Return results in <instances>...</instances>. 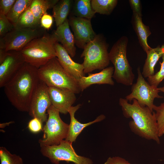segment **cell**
<instances>
[{
	"instance_id": "cell-35",
	"label": "cell",
	"mask_w": 164,
	"mask_h": 164,
	"mask_svg": "<svg viewBox=\"0 0 164 164\" xmlns=\"http://www.w3.org/2000/svg\"><path fill=\"white\" fill-rule=\"evenodd\" d=\"M104 164H131L125 159L119 156L109 157Z\"/></svg>"
},
{
	"instance_id": "cell-2",
	"label": "cell",
	"mask_w": 164,
	"mask_h": 164,
	"mask_svg": "<svg viewBox=\"0 0 164 164\" xmlns=\"http://www.w3.org/2000/svg\"><path fill=\"white\" fill-rule=\"evenodd\" d=\"M133 101L132 104L125 98H120L119 101L124 117L132 119L129 124L131 131L143 138L160 144L155 112L146 106H140L136 100Z\"/></svg>"
},
{
	"instance_id": "cell-9",
	"label": "cell",
	"mask_w": 164,
	"mask_h": 164,
	"mask_svg": "<svg viewBox=\"0 0 164 164\" xmlns=\"http://www.w3.org/2000/svg\"><path fill=\"white\" fill-rule=\"evenodd\" d=\"M41 26L35 28H14L2 37H0V49L6 51H21L30 42L46 33Z\"/></svg>"
},
{
	"instance_id": "cell-25",
	"label": "cell",
	"mask_w": 164,
	"mask_h": 164,
	"mask_svg": "<svg viewBox=\"0 0 164 164\" xmlns=\"http://www.w3.org/2000/svg\"><path fill=\"white\" fill-rule=\"evenodd\" d=\"M14 26L15 28H35L41 27V26L40 23L34 17L29 6L20 16Z\"/></svg>"
},
{
	"instance_id": "cell-32",
	"label": "cell",
	"mask_w": 164,
	"mask_h": 164,
	"mask_svg": "<svg viewBox=\"0 0 164 164\" xmlns=\"http://www.w3.org/2000/svg\"><path fill=\"white\" fill-rule=\"evenodd\" d=\"M16 0H0V14L6 15Z\"/></svg>"
},
{
	"instance_id": "cell-18",
	"label": "cell",
	"mask_w": 164,
	"mask_h": 164,
	"mask_svg": "<svg viewBox=\"0 0 164 164\" xmlns=\"http://www.w3.org/2000/svg\"><path fill=\"white\" fill-rule=\"evenodd\" d=\"M58 42L66 50L72 57L76 54V48L73 35L70 28L69 19H67L61 25L57 27L53 33Z\"/></svg>"
},
{
	"instance_id": "cell-36",
	"label": "cell",
	"mask_w": 164,
	"mask_h": 164,
	"mask_svg": "<svg viewBox=\"0 0 164 164\" xmlns=\"http://www.w3.org/2000/svg\"><path fill=\"white\" fill-rule=\"evenodd\" d=\"M8 51L5 50L0 49V64L2 63L5 60Z\"/></svg>"
},
{
	"instance_id": "cell-29",
	"label": "cell",
	"mask_w": 164,
	"mask_h": 164,
	"mask_svg": "<svg viewBox=\"0 0 164 164\" xmlns=\"http://www.w3.org/2000/svg\"><path fill=\"white\" fill-rule=\"evenodd\" d=\"M162 61L160 62V68L159 71L153 75L147 78L148 83L151 86L158 87L160 83L164 79V54L162 57Z\"/></svg>"
},
{
	"instance_id": "cell-24",
	"label": "cell",
	"mask_w": 164,
	"mask_h": 164,
	"mask_svg": "<svg viewBox=\"0 0 164 164\" xmlns=\"http://www.w3.org/2000/svg\"><path fill=\"white\" fill-rule=\"evenodd\" d=\"M32 0H16L10 11L6 15L14 25L23 12L30 5Z\"/></svg>"
},
{
	"instance_id": "cell-28",
	"label": "cell",
	"mask_w": 164,
	"mask_h": 164,
	"mask_svg": "<svg viewBox=\"0 0 164 164\" xmlns=\"http://www.w3.org/2000/svg\"><path fill=\"white\" fill-rule=\"evenodd\" d=\"M155 111V115L157 122L159 136L164 135V102L158 106H154L153 111Z\"/></svg>"
},
{
	"instance_id": "cell-20",
	"label": "cell",
	"mask_w": 164,
	"mask_h": 164,
	"mask_svg": "<svg viewBox=\"0 0 164 164\" xmlns=\"http://www.w3.org/2000/svg\"><path fill=\"white\" fill-rule=\"evenodd\" d=\"M164 53L162 45L155 48H151L146 53L147 58L144 65L142 74L144 78H148L154 74V68L159 59Z\"/></svg>"
},
{
	"instance_id": "cell-12",
	"label": "cell",
	"mask_w": 164,
	"mask_h": 164,
	"mask_svg": "<svg viewBox=\"0 0 164 164\" xmlns=\"http://www.w3.org/2000/svg\"><path fill=\"white\" fill-rule=\"evenodd\" d=\"M68 19L73 33L75 45L78 47L84 49L96 35L92 28L91 19L71 15Z\"/></svg>"
},
{
	"instance_id": "cell-31",
	"label": "cell",
	"mask_w": 164,
	"mask_h": 164,
	"mask_svg": "<svg viewBox=\"0 0 164 164\" xmlns=\"http://www.w3.org/2000/svg\"><path fill=\"white\" fill-rule=\"evenodd\" d=\"M42 123L37 118H33L29 122L28 127L33 133H37L42 130Z\"/></svg>"
},
{
	"instance_id": "cell-16",
	"label": "cell",
	"mask_w": 164,
	"mask_h": 164,
	"mask_svg": "<svg viewBox=\"0 0 164 164\" xmlns=\"http://www.w3.org/2000/svg\"><path fill=\"white\" fill-rule=\"evenodd\" d=\"M114 70V67L110 66L105 68L98 73H89L87 76H84L77 80L81 91H83L91 85L94 84L114 85V83L112 77Z\"/></svg>"
},
{
	"instance_id": "cell-34",
	"label": "cell",
	"mask_w": 164,
	"mask_h": 164,
	"mask_svg": "<svg viewBox=\"0 0 164 164\" xmlns=\"http://www.w3.org/2000/svg\"><path fill=\"white\" fill-rule=\"evenodd\" d=\"M128 2L133 13L142 16V7L141 1L140 0H129Z\"/></svg>"
},
{
	"instance_id": "cell-27",
	"label": "cell",
	"mask_w": 164,
	"mask_h": 164,
	"mask_svg": "<svg viewBox=\"0 0 164 164\" xmlns=\"http://www.w3.org/2000/svg\"><path fill=\"white\" fill-rule=\"evenodd\" d=\"M1 164H23L22 158L19 155L12 154L5 147H0Z\"/></svg>"
},
{
	"instance_id": "cell-21",
	"label": "cell",
	"mask_w": 164,
	"mask_h": 164,
	"mask_svg": "<svg viewBox=\"0 0 164 164\" xmlns=\"http://www.w3.org/2000/svg\"><path fill=\"white\" fill-rule=\"evenodd\" d=\"M70 0H59L53 8V17L57 27L62 25L69 13L72 6Z\"/></svg>"
},
{
	"instance_id": "cell-8",
	"label": "cell",
	"mask_w": 164,
	"mask_h": 164,
	"mask_svg": "<svg viewBox=\"0 0 164 164\" xmlns=\"http://www.w3.org/2000/svg\"><path fill=\"white\" fill-rule=\"evenodd\" d=\"M72 143L64 140L57 145L41 147L40 151L43 156L54 164H59L61 161L75 164H93L90 158L77 155Z\"/></svg>"
},
{
	"instance_id": "cell-30",
	"label": "cell",
	"mask_w": 164,
	"mask_h": 164,
	"mask_svg": "<svg viewBox=\"0 0 164 164\" xmlns=\"http://www.w3.org/2000/svg\"><path fill=\"white\" fill-rule=\"evenodd\" d=\"M15 28L6 15L0 14V36L2 37Z\"/></svg>"
},
{
	"instance_id": "cell-11",
	"label": "cell",
	"mask_w": 164,
	"mask_h": 164,
	"mask_svg": "<svg viewBox=\"0 0 164 164\" xmlns=\"http://www.w3.org/2000/svg\"><path fill=\"white\" fill-rule=\"evenodd\" d=\"M52 105L48 92V87L39 81L32 98L28 112L30 116L36 118L42 123L47 120L46 112Z\"/></svg>"
},
{
	"instance_id": "cell-17",
	"label": "cell",
	"mask_w": 164,
	"mask_h": 164,
	"mask_svg": "<svg viewBox=\"0 0 164 164\" xmlns=\"http://www.w3.org/2000/svg\"><path fill=\"white\" fill-rule=\"evenodd\" d=\"M81 106L80 104L74 106H72L68 111L70 116V123L68 134L65 140L72 143L76 141L78 135L85 127L94 123L101 121L105 118V116L102 114L98 116L93 121L86 123H81L75 117V112Z\"/></svg>"
},
{
	"instance_id": "cell-33",
	"label": "cell",
	"mask_w": 164,
	"mask_h": 164,
	"mask_svg": "<svg viewBox=\"0 0 164 164\" xmlns=\"http://www.w3.org/2000/svg\"><path fill=\"white\" fill-rule=\"evenodd\" d=\"M53 22V16L46 12L44 14L41 18L40 26L45 29H49L51 27Z\"/></svg>"
},
{
	"instance_id": "cell-1",
	"label": "cell",
	"mask_w": 164,
	"mask_h": 164,
	"mask_svg": "<svg viewBox=\"0 0 164 164\" xmlns=\"http://www.w3.org/2000/svg\"><path fill=\"white\" fill-rule=\"evenodd\" d=\"M40 79L38 69L26 63L4 87L8 99L17 109L29 112Z\"/></svg>"
},
{
	"instance_id": "cell-15",
	"label": "cell",
	"mask_w": 164,
	"mask_h": 164,
	"mask_svg": "<svg viewBox=\"0 0 164 164\" xmlns=\"http://www.w3.org/2000/svg\"><path fill=\"white\" fill-rule=\"evenodd\" d=\"M56 57L61 65L77 80L85 76L82 64L74 61L66 50L58 42L55 44Z\"/></svg>"
},
{
	"instance_id": "cell-38",
	"label": "cell",
	"mask_w": 164,
	"mask_h": 164,
	"mask_svg": "<svg viewBox=\"0 0 164 164\" xmlns=\"http://www.w3.org/2000/svg\"></svg>"
},
{
	"instance_id": "cell-4",
	"label": "cell",
	"mask_w": 164,
	"mask_h": 164,
	"mask_svg": "<svg viewBox=\"0 0 164 164\" xmlns=\"http://www.w3.org/2000/svg\"><path fill=\"white\" fill-rule=\"evenodd\" d=\"M38 73L48 87L69 90L75 94L81 92L77 80L63 68L56 57L38 69Z\"/></svg>"
},
{
	"instance_id": "cell-22",
	"label": "cell",
	"mask_w": 164,
	"mask_h": 164,
	"mask_svg": "<svg viewBox=\"0 0 164 164\" xmlns=\"http://www.w3.org/2000/svg\"><path fill=\"white\" fill-rule=\"evenodd\" d=\"M72 15L91 19L96 12L93 9L90 0H76L73 4Z\"/></svg>"
},
{
	"instance_id": "cell-6",
	"label": "cell",
	"mask_w": 164,
	"mask_h": 164,
	"mask_svg": "<svg viewBox=\"0 0 164 164\" xmlns=\"http://www.w3.org/2000/svg\"><path fill=\"white\" fill-rule=\"evenodd\" d=\"M108 47V44L101 34L96 35L86 45L80 56L84 58L82 64L85 74L107 67L110 62Z\"/></svg>"
},
{
	"instance_id": "cell-26",
	"label": "cell",
	"mask_w": 164,
	"mask_h": 164,
	"mask_svg": "<svg viewBox=\"0 0 164 164\" xmlns=\"http://www.w3.org/2000/svg\"><path fill=\"white\" fill-rule=\"evenodd\" d=\"M118 2L117 0H91V4L96 13L108 15L112 13Z\"/></svg>"
},
{
	"instance_id": "cell-13",
	"label": "cell",
	"mask_w": 164,
	"mask_h": 164,
	"mask_svg": "<svg viewBox=\"0 0 164 164\" xmlns=\"http://www.w3.org/2000/svg\"><path fill=\"white\" fill-rule=\"evenodd\" d=\"M25 63L21 51H8L5 60L0 64V87H4Z\"/></svg>"
},
{
	"instance_id": "cell-7",
	"label": "cell",
	"mask_w": 164,
	"mask_h": 164,
	"mask_svg": "<svg viewBox=\"0 0 164 164\" xmlns=\"http://www.w3.org/2000/svg\"><path fill=\"white\" fill-rule=\"evenodd\" d=\"M47 112L48 116L43 128V136L39 140L40 147L59 144L66 139L68 132L69 125L62 120L58 110L51 105Z\"/></svg>"
},
{
	"instance_id": "cell-3",
	"label": "cell",
	"mask_w": 164,
	"mask_h": 164,
	"mask_svg": "<svg viewBox=\"0 0 164 164\" xmlns=\"http://www.w3.org/2000/svg\"><path fill=\"white\" fill-rule=\"evenodd\" d=\"M58 42L53 33H46L28 43L21 51L26 63L37 69L56 57L55 44Z\"/></svg>"
},
{
	"instance_id": "cell-10",
	"label": "cell",
	"mask_w": 164,
	"mask_h": 164,
	"mask_svg": "<svg viewBox=\"0 0 164 164\" xmlns=\"http://www.w3.org/2000/svg\"><path fill=\"white\" fill-rule=\"evenodd\" d=\"M137 82L133 84L131 93L126 96L125 99L130 102L135 99L140 106H146L153 111V108L155 105L154 104V99L161 98L163 97L159 94L160 91L158 87L151 85L145 81L139 67L137 68Z\"/></svg>"
},
{
	"instance_id": "cell-23",
	"label": "cell",
	"mask_w": 164,
	"mask_h": 164,
	"mask_svg": "<svg viewBox=\"0 0 164 164\" xmlns=\"http://www.w3.org/2000/svg\"><path fill=\"white\" fill-rule=\"evenodd\" d=\"M59 0H32L30 9L36 20L40 23L42 15L47 11L53 9Z\"/></svg>"
},
{
	"instance_id": "cell-37",
	"label": "cell",
	"mask_w": 164,
	"mask_h": 164,
	"mask_svg": "<svg viewBox=\"0 0 164 164\" xmlns=\"http://www.w3.org/2000/svg\"><path fill=\"white\" fill-rule=\"evenodd\" d=\"M158 89L160 92L164 93V85L161 87H158Z\"/></svg>"
},
{
	"instance_id": "cell-14",
	"label": "cell",
	"mask_w": 164,
	"mask_h": 164,
	"mask_svg": "<svg viewBox=\"0 0 164 164\" xmlns=\"http://www.w3.org/2000/svg\"><path fill=\"white\" fill-rule=\"evenodd\" d=\"M48 92L52 105L60 113L66 114L75 102V94L67 89L48 87Z\"/></svg>"
},
{
	"instance_id": "cell-5",
	"label": "cell",
	"mask_w": 164,
	"mask_h": 164,
	"mask_svg": "<svg viewBox=\"0 0 164 164\" xmlns=\"http://www.w3.org/2000/svg\"><path fill=\"white\" fill-rule=\"evenodd\" d=\"M128 41L127 36H121L113 44L109 53L110 61L114 66L113 78L117 83L127 86L132 85L135 79L127 57Z\"/></svg>"
},
{
	"instance_id": "cell-19",
	"label": "cell",
	"mask_w": 164,
	"mask_h": 164,
	"mask_svg": "<svg viewBox=\"0 0 164 164\" xmlns=\"http://www.w3.org/2000/svg\"><path fill=\"white\" fill-rule=\"evenodd\" d=\"M131 23L140 45L146 53L151 48L147 42V38L151 34L149 26L142 22V16L134 13H133L132 16Z\"/></svg>"
}]
</instances>
